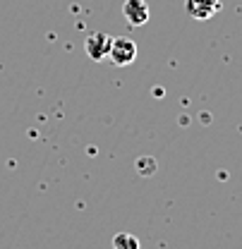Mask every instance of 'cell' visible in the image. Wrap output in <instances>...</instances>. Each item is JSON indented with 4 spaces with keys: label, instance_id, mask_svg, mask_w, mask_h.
Segmentation results:
<instances>
[{
    "label": "cell",
    "instance_id": "5b68a950",
    "mask_svg": "<svg viewBox=\"0 0 242 249\" xmlns=\"http://www.w3.org/2000/svg\"><path fill=\"white\" fill-rule=\"evenodd\" d=\"M113 249H139V240L130 232H118L113 237Z\"/></svg>",
    "mask_w": 242,
    "mask_h": 249
},
{
    "label": "cell",
    "instance_id": "8992f818",
    "mask_svg": "<svg viewBox=\"0 0 242 249\" xmlns=\"http://www.w3.org/2000/svg\"><path fill=\"white\" fill-rule=\"evenodd\" d=\"M137 170H139L142 175H153V173H156V160H153V158H139V160H137Z\"/></svg>",
    "mask_w": 242,
    "mask_h": 249
},
{
    "label": "cell",
    "instance_id": "3957f363",
    "mask_svg": "<svg viewBox=\"0 0 242 249\" xmlns=\"http://www.w3.org/2000/svg\"><path fill=\"white\" fill-rule=\"evenodd\" d=\"M185 10L192 19L206 22L221 12V0H185Z\"/></svg>",
    "mask_w": 242,
    "mask_h": 249
},
{
    "label": "cell",
    "instance_id": "6da1fadb",
    "mask_svg": "<svg viewBox=\"0 0 242 249\" xmlns=\"http://www.w3.org/2000/svg\"><path fill=\"white\" fill-rule=\"evenodd\" d=\"M108 58L113 65L118 67H127L137 60V43L127 36H113L111 41V51H108Z\"/></svg>",
    "mask_w": 242,
    "mask_h": 249
},
{
    "label": "cell",
    "instance_id": "277c9868",
    "mask_svg": "<svg viewBox=\"0 0 242 249\" xmlns=\"http://www.w3.org/2000/svg\"><path fill=\"white\" fill-rule=\"evenodd\" d=\"M122 15L130 27H144L149 22V5L147 0H125Z\"/></svg>",
    "mask_w": 242,
    "mask_h": 249
},
{
    "label": "cell",
    "instance_id": "7a4b0ae2",
    "mask_svg": "<svg viewBox=\"0 0 242 249\" xmlns=\"http://www.w3.org/2000/svg\"><path fill=\"white\" fill-rule=\"evenodd\" d=\"M111 41H113V36L106 34V31H93V34H89V38H87V55L93 62H103L108 58Z\"/></svg>",
    "mask_w": 242,
    "mask_h": 249
}]
</instances>
